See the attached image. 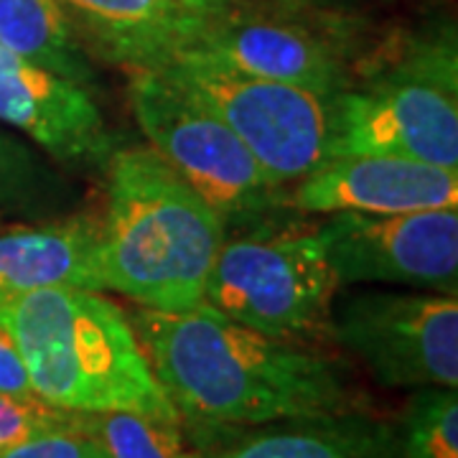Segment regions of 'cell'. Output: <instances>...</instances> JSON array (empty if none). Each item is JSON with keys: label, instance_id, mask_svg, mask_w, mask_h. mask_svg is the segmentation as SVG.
<instances>
[{"label": "cell", "instance_id": "obj_1", "mask_svg": "<svg viewBox=\"0 0 458 458\" xmlns=\"http://www.w3.org/2000/svg\"><path fill=\"white\" fill-rule=\"evenodd\" d=\"M161 387L189 426H262L361 410L344 361L321 344L267 336L209 306L128 313Z\"/></svg>", "mask_w": 458, "mask_h": 458}, {"label": "cell", "instance_id": "obj_2", "mask_svg": "<svg viewBox=\"0 0 458 458\" xmlns=\"http://www.w3.org/2000/svg\"><path fill=\"white\" fill-rule=\"evenodd\" d=\"M105 168L107 207L99 216L105 291L153 311L201 306L227 237L222 216L153 148L114 150Z\"/></svg>", "mask_w": 458, "mask_h": 458}, {"label": "cell", "instance_id": "obj_3", "mask_svg": "<svg viewBox=\"0 0 458 458\" xmlns=\"http://www.w3.org/2000/svg\"><path fill=\"white\" fill-rule=\"evenodd\" d=\"M33 394L66 412H143L181 420L138 342L131 316L82 288L0 295Z\"/></svg>", "mask_w": 458, "mask_h": 458}, {"label": "cell", "instance_id": "obj_4", "mask_svg": "<svg viewBox=\"0 0 458 458\" xmlns=\"http://www.w3.org/2000/svg\"><path fill=\"white\" fill-rule=\"evenodd\" d=\"M400 156L458 171V38L454 23L403 36L361 62L334 98V156Z\"/></svg>", "mask_w": 458, "mask_h": 458}, {"label": "cell", "instance_id": "obj_5", "mask_svg": "<svg viewBox=\"0 0 458 458\" xmlns=\"http://www.w3.org/2000/svg\"><path fill=\"white\" fill-rule=\"evenodd\" d=\"M339 288L316 229L273 227L265 219L240 234L227 232L201 303L267 336L324 344Z\"/></svg>", "mask_w": 458, "mask_h": 458}, {"label": "cell", "instance_id": "obj_6", "mask_svg": "<svg viewBox=\"0 0 458 458\" xmlns=\"http://www.w3.org/2000/svg\"><path fill=\"white\" fill-rule=\"evenodd\" d=\"M125 74L131 110L150 148L222 216L227 232L283 209V186L219 114L158 72Z\"/></svg>", "mask_w": 458, "mask_h": 458}, {"label": "cell", "instance_id": "obj_7", "mask_svg": "<svg viewBox=\"0 0 458 458\" xmlns=\"http://www.w3.org/2000/svg\"><path fill=\"white\" fill-rule=\"evenodd\" d=\"M158 74L219 114L278 186H291L334 156V98L270 82L191 51Z\"/></svg>", "mask_w": 458, "mask_h": 458}, {"label": "cell", "instance_id": "obj_8", "mask_svg": "<svg viewBox=\"0 0 458 458\" xmlns=\"http://www.w3.org/2000/svg\"><path fill=\"white\" fill-rule=\"evenodd\" d=\"M199 54L250 77L336 98L349 89L360 59L357 21L349 11H285L229 3Z\"/></svg>", "mask_w": 458, "mask_h": 458}, {"label": "cell", "instance_id": "obj_9", "mask_svg": "<svg viewBox=\"0 0 458 458\" xmlns=\"http://www.w3.org/2000/svg\"><path fill=\"white\" fill-rule=\"evenodd\" d=\"M331 339L382 387H458V295L367 291L334 301Z\"/></svg>", "mask_w": 458, "mask_h": 458}, {"label": "cell", "instance_id": "obj_10", "mask_svg": "<svg viewBox=\"0 0 458 458\" xmlns=\"http://www.w3.org/2000/svg\"><path fill=\"white\" fill-rule=\"evenodd\" d=\"M316 240L339 285L385 283L458 295V209L334 212Z\"/></svg>", "mask_w": 458, "mask_h": 458}, {"label": "cell", "instance_id": "obj_11", "mask_svg": "<svg viewBox=\"0 0 458 458\" xmlns=\"http://www.w3.org/2000/svg\"><path fill=\"white\" fill-rule=\"evenodd\" d=\"M87 51L125 72H158L201 47L229 0H59Z\"/></svg>", "mask_w": 458, "mask_h": 458}, {"label": "cell", "instance_id": "obj_12", "mask_svg": "<svg viewBox=\"0 0 458 458\" xmlns=\"http://www.w3.org/2000/svg\"><path fill=\"white\" fill-rule=\"evenodd\" d=\"M405 214L458 207V171L400 156H336L283 189V209Z\"/></svg>", "mask_w": 458, "mask_h": 458}, {"label": "cell", "instance_id": "obj_13", "mask_svg": "<svg viewBox=\"0 0 458 458\" xmlns=\"http://www.w3.org/2000/svg\"><path fill=\"white\" fill-rule=\"evenodd\" d=\"M0 123L23 132L56 164L99 168L114 153L92 92L21 59L3 44Z\"/></svg>", "mask_w": 458, "mask_h": 458}, {"label": "cell", "instance_id": "obj_14", "mask_svg": "<svg viewBox=\"0 0 458 458\" xmlns=\"http://www.w3.org/2000/svg\"><path fill=\"white\" fill-rule=\"evenodd\" d=\"M199 458H400L394 423L346 410L262 426H191Z\"/></svg>", "mask_w": 458, "mask_h": 458}, {"label": "cell", "instance_id": "obj_15", "mask_svg": "<svg viewBox=\"0 0 458 458\" xmlns=\"http://www.w3.org/2000/svg\"><path fill=\"white\" fill-rule=\"evenodd\" d=\"M49 288L105 291L99 216H54L0 232V295Z\"/></svg>", "mask_w": 458, "mask_h": 458}, {"label": "cell", "instance_id": "obj_16", "mask_svg": "<svg viewBox=\"0 0 458 458\" xmlns=\"http://www.w3.org/2000/svg\"><path fill=\"white\" fill-rule=\"evenodd\" d=\"M0 44L87 92H98L95 56L59 0H0Z\"/></svg>", "mask_w": 458, "mask_h": 458}, {"label": "cell", "instance_id": "obj_17", "mask_svg": "<svg viewBox=\"0 0 458 458\" xmlns=\"http://www.w3.org/2000/svg\"><path fill=\"white\" fill-rule=\"evenodd\" d=\"M74 420L110 458H199L183 420L143 412H74Z\"/></svg>", "mask_w": 458, "mask_h": 458}, {"label": "cell", "instance_id": "obj_18", "mask_svg": "<svg viewBox=\"0 0 458 458\" xmlns=\"http://www.w3.org/2000/svg\"><path fill=\"white\" fill-rule=\"evenodd\" d=\"M69 199L66 181L26 140L0 123V214L13 212L26 219H47Z\"/></svg>", "mask_w": 458, "mask_h": 458}, {"label": "cell", "instance_id": "obj_19", "mask_svg": "<svg viewBox=\"0 0 458 458\" xmlns=\"http://www.w3.org/2000/svg\"><path fill=\"white\" fill-rule=\"evenodd\" d=\"M394 433L400 458H458L456 387H418Z\"/></svg>", "mask_w": 458, "mask_h": 458}, {"label": "cell", "instance_id": "obj_20", "mask_svg": "<svg viewBox=\"0 0 458 458\" xmlns=\"http://www.w3.org/2000/svg\"><path fill=\"white\" fill-rule=\"evenodd\" d=\"M69 426H74V412L51 408L38 397L26 400L0 393V454L36 433Z\"/></svg>", "mask_w": 458, "mask_h": 458}, {"label": "cell", "instance_id": "obj_21", "mask_svg": "<svg viewBox=\"0 0 458 458\" xmlns=\"http://www.w3.org/2000/svg\"><path fill=\"white\" fill-rule=\"evenodd\" d=\"M0 458H110L92 436L74 426L36 433L26 441L5 448Z\"/></svg>", "mask_w": 458, "mask_h": 458}, {"label": "cell", "instance_id": "obj_22", "mask_svg": "<svg viewBox=\"0 0 458 458\" xmlns=\"http://www.w3.org/2000/svg\"><path fill=\"white\" fill-rule=\"evenodd\" d=\"M0 393L13 394V397H36L31 387V379L26 375V367L21 361V354L16 352L13 342L8 334L0 328Z\"/></svg>", "mask_w": 458, "mask_h": 458}, {"label": "cell", "instance_id": "obj_23", "mask_svg": "<svg viewBox=\"0 0 458 458\" xmlns=\"http://www.w3.org/2000/svg\"><path fill=\"white\" fill-rule=\"evenodd\" d=\"M234 5L285 8V11H349L344 0H229Z\"/></svg>", "mask_w": 458, "mask_h": 458}, {"label": "cell", "instance_id": "obj_24", "mask_svg": "<svg viewBox=\"0 0 458 458\" xmlns=\"http://www.w3.org/2000/svg\"><path fill=\"white\" fill-rule=\"evenodd\" d=\"M0 219H3V216H0Z\"/></svg>", "mask_w": 458, "mask_h": 458}]
</instances>
